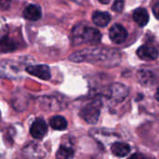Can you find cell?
<instances>
[{
	"mask_svg": "<svg viewBox=\"0 0 159 159\" xmlns=\"http://www.w3.org/2000/svg\"><path fill=\"white\" fill-rule=\"evenodd\" d=\"M41 7L37 5H29L23 10V17L29 20H38L41 18Z\"/></svg>",
	"mask_w": 159,
	"mask_h": 159,
	"instance_id": "obj_12",
	"label": "cell"
},
{
	"mask_svg": "<svg viewBox=\"0 0 159 159\" xmlns=\"http://www.w3.org/2000/svg\"><path fill=\"white\" fill-rule=\"evenodd\" d=\"M48 132V125L46 121L42 118H37L34 120L30 128V133L33 138L41 140L45 137Z\"/></svg>",
	"mask_w": 159,
	"mask_h": 159,
	"instance_id": "obj_6",
	"label": "cell"
},
{
	"mask_svg": "<svg viewBox=\"0 0 159 159\" xmlns=\"http://www.w3.org/2000/svg\"><path fill=\"white\" fill-rule=\"evenodd\" d=\"M26 72L42 80H48L50 78V69L48 65H33L26 68Z\"/></svg>",
	"mask_w": 159,
	"mask_h": 159,
	"instance_id": "obj_9",
	"label": "cell"
},
{
	"mask_svg": "<svg viewBox=\"0 0 159 159\" xmlns=\"http://www.w3.org/2000/svg\"><path fill=\"white\" fill-rule=\"evenodd\" d=\"M92 20L96 25L100 27H105L110 22L111 16L109 13L104 11H95L92 14Z\"/></svg>",
	"mask_w": 159,
	"mask_h": 159,
	"instance_id": "obj_14",
	"label": "cell"
},
{
	"mask_svg": "<svg viewBox=\"0 0 159 159\" xmlns=\"http://www.w3.org/2000/svg\"><path fill=\"white\" fill-rule=\"evenodd\" d=\"M158 3H157L156 5H155V7H154V12H155V15H156V17H157L158 16Z\"/></svg>",
	"mask_w": 159,
	"mask_h": 159,
	"instance_id": "obj_22",
	"label": "cell"
},
{
	"mask_svg": "<svg viewBox=\"0 0 159 159\" xmlns=\"http://www.w3.org/2000/svg\"><path fill=\"white\" fill-rule=\"evenodd\" d=\"M16 48H17L16 44L11 39L5 37L0 41V52L7 53L16 49Z\"/></svg>",
	"mask_w": 159,
	"mask_h": 159,
	"instance_id": "obj_18",
	"label": "cell"
},
{
	"mask_svg": "<svg viewBox=\"0 0 159 159\" xmlns=\"http://www.w3.org/2000/svg\"><path fill=\"white\" fill-rule=\"evenodd\" d=\"M121 59L120 53L112 48H87L77 51L69 57V60L75 62H92L103 63L106 65H116Z\"/></svg>",
	"mask_w": 159,
	"mask_h": 159,
	"instance_id": "obj_1",
	"label": "cell"
},
{
	"mask_svg": "<svg viewBox=\"0 0 159 159\" xmlns=\"http://www.w3.org/2000/svg\"><path fill=\"white\" fill-rule=\"evenodd\" d=\"M137 55L140 59L144 61H155L158 57V51L156 48L151 46H142L137 50Z\"/></svg>",
	"mask_w": 159,
	"mask_h": 159,
	"instance_id": "obj_10",
	"label": "cell"
},
{
	"mask_svg": "<svg viewBox=\"0 0 159 159\" xmlns=\"http://www.w3.org/2000/svg\"><path fill=\"white\" fill-rule=\"evenodd\" d=\"M129 93V89L125 85L119 83L114 84L110 89V97L112 100H114L116 102H123L128 97Z\"/></svg>",
	"mask_w": 159,
	"mask_h": 159,
	"instance_id": "obj_7",
	"label": "cell"
},
{
	"mask_svg": "<svg viewBox=\"0 0 159 159\" xmlns=\"http://www.w3.org/2000/svg\"><path fill=\"white\" fill-rule=\"evenodd\" d=\"M129 159H145V157L142 154H134V155H132Z\"/></svg>",
	"mask_w": 159,
	"mask_h": 159,
	"instance_id": "obj_21",
	"label": "cell"
},
{
	"mask_svg": "<svg viewBox=\"0 0 159 159\" xmlns=\"http://www.w3.org/2000/svg\"><path fill=\"white\" fill-rule=\"evenodd\" d=\"M111 151L112 153L118 157H124L126 156H128L130 152V146L126 143H115L112 146H111Z\"/></svg>",
	"mask_w": 159,
	"mask_h": 159,
	"instance_id": "obj_13",
	"label": "cell"
},
{
	"mask_svg": "<svg viewBox=\"0 0 159 159\" xmlns=\"http://www.w3.org/2000/svg\"><path fill=\"white\" fill-rule=\"evenodd\" d=\"M100 114L101 105L98 102H93L86 104L80 112L81 117L88 124H96L100 118Z\"/></svg>",
	"mask_w": 159,
	"mask_h": 159,
	"instance_id": "obj_3",
	"label": "cell"
},
{
	"mask_svg": "<svg viewBox=\"0 0 159 159\" xmlns=\"http://www.w3.org/2000/svg\"><path fill=\"white\" fill-rule=\"evenodd\" d=\"M137 77L139 82L143 86V87H150L153 86L156 81H157V76L156 75L149 71V70H141L137 74Z\"/></svg>",
	"mask_w": 159,
	"mask_h": 159,
	"instance_id": "obj_11",
	"label": "cell"
},
{
	"mask_svg": "<svg viewBox=\"0 0 159 159\" xmlns=\"http://www.w3.org/2000/svg\"><path fill=\"white\" fill-rule=\"evenodd\" d=\"M75 155V151L72 147L66 146V145H61L59 148L56 159H72Z\"/></svg>",
	"mask_w": 159,
	"mask_h": 159,
	"instance_id": "obj_17",
	"label": "cell"
},
{
	"mask_svg": "<svg viewBox=\"0 0 159 159\" xmlns=\"http://www.w3.org/2000/svg\"><path fill=\"white\" fill-rule=\"evenodd\" d=\"M73 36L75 44L89 43L91 45H97L102 39V34L97 29L84 24H78L74 28Z\"/></svg>",
	"mask_w": 159,
	"mask_h": 159,
	"instance_id": "obj_2",
	"label": "cell"
},
{
	"mask_svg": "<svg viewBox=\"0 0 159 159\" xmlns=\"http://www.w3.org/2000/svg\"><path fill=\"white\" fill-rule=\"evenodd\" d=\"M125 0H115L113 4V9L116 12H121L124 8Z\"/></svg>",
	"mask_w": 159,
	"mask_h": 159,
	"instance_id": "obj_19",
	"label": "cell"
},
{
	"mask_svg": "<svg viewBox=\"0 0 159 159\" xmlns=\"http://www.w3.org/2000/svg\"><path fill=\"white\" fill-rule=\"evenodd\" d=\"M20 72L17 62L9 60L0 61V78L15 79L19 76Z\"/></svg>",
	"mask_w": 159,
	"mask_h": 159,
	"instance_id": "obj_4",
	"label": "cell"
},
{
	"mask_svg": "<svg viewBox=\"0 0 159 159\" xmlns=\"http://www.w3.org/2000/svg\"><path fill=\"white\" fill-rule=\"evenodd\" d=\"M10 6V0H0V8L7 9Z\"/></svg>",
	"mask_w": 159,
	"mask_h": 159,
	"instance_id": "obj_20",
	"label": "cell"
},
{
	"mask_svg": "<svg viewBox=\"0 0 159 159\" xmlns=\"http://www.w3.org/2000/svg\"><path fill=\"white\" fill-rule=\"evenodd\" d=\"M45 156V150L34 143L25 145L22 149V157L25 159H42Z\"/></svg>",
	"mask_w": 159,
	"mask_h": 159,
	"instance_id": "obj_5",
	"label": "cell"
},
{
	"mask_svg": "<svg viewBox=\"0 0 159 159\" xmlns=\"http://www.w3.org/2000/svg\"><path fill=\"white\" fill-rule=\"evenodd\" d=\"M134 21L140 26H145L149 21V14L145 8L140 7L136 9L133 13Z\"/></svg>",
	"mask_w": 159,
	"mask_h": 159,
	"instance_id": "obj_15",
	"label": "cell"
},
{
	"mask_svg": "<svg viewBox=\"0 0 159 159\" xmlns=\"http://www.w3.org/2000/svg\"><path fill=\"white\" fill-rule=\"evenodd\" d=\"M102 4H104V5H106V4H108V3H110V1L111 0H99Z\"/></svg>",
	"mask_w": 159,
	"mask_h": 159,
	"instance_id": "obj_23",
	"label": "cell"
},
{
	"mask_svg": "<svg viewBox=\"0 0 159 159\" xmlns=\"http://www.w3.org/2000/svg\"><path fill=\"white\" fill-rule=\"evenodd\" d=\"M109 36L114 43L121 44L127 39L128 32L121 24H115L109 31Z\"/></svg>",
	"mask_w": 159,
	"mask_h": 159,
	"instance_id": "obj_8",
	"label": "cell"
},
{
	"mask_svg": "<svg viewBox=\"0 0 159 159\" xmlns=\"http://www.w3.org/2000/svg\"><path fill=\"white\" fill-rule=\"evenodd\" d=\"M49 124H50V127L56 130H63L67 128V125H68L66 119L61 116H55L51 117L49 120Z\"/></svg>",
	"mask_w": 159,
	"mask_h": 159,
	"instance_id": "obj_16",
	"label": "cell"
}]
</instances>
